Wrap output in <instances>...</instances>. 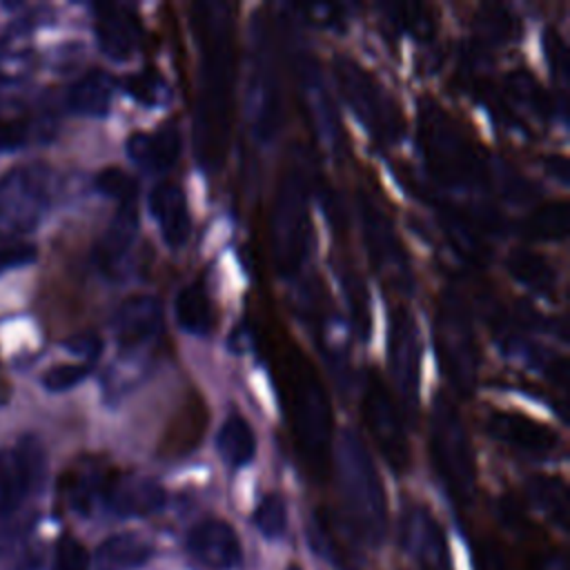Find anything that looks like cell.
Returning <instances> with one entry per match:
<instances>
[{
	"label": "cell",
	"mask_w": 570,
	"mask_h": 570,
	"mask_svg": "<svg viewBox=\"0 0 570 570\" xmlns=\"http://www.w3.org/2000/svg\"><path fill=\"white\" fill-rule=\"evenodd\" d=\"M191 27L200 51L198 96L194 107V154L214 171L227 156L234 102V18L225 2H196Z\"/></svg>",
	"instance_id": "obj_1"
},
{
	"label": "cell",
	"mask_w": 570,
	"mask_h": 570,
	"mask_svg": "<svg viewBox=\"0 0 570 570\" xmlns=\"http://www.w3.org/2000/svg\"><path fill=\"white\" fill-rule=\"evenodd\" d=\"M334 459L347 528L358 539L379 546L387 534V503L363 439L354 430H343Z\"/></svg>",
	"instance_id": "obj_2"
},
{
	"label": "cell",
	"mask_w": 570,
	"mask_h": 570,
	"mask_svg": "<svg viewBox=\"0 0 570 570\" xmlns=\"http://www.w3.org/2000/svg\"><path fill=\"white\" fill-rule=\"evenodd\" d=\"M419 140L434 178L450 187H481L488 183L485 165L461 127L430 98L421 100L419 107Z\"/></svg>",
	"instance_id": "obj_3"
},
{
	"label": "cell",
	"mask_w": 570,
	"mask_h": 570,
	"mask_svg": "<svg viewBox=\"0 0 570 570\" xmlns=\"http://www.w3.org/2000/svg\"><path fill=\"white\" fill-rule=\"evenodd\" d=\"M309 189L305 167L292 163L276 187L272 218H269V243L278 274H298L309 243Z\"/></svg>",
	"instance_id": "obj_4"
},
{
	"label": "cell",
	"mask_w": 570,
	"mask_h": 570,
	"mask_svg": "<svg viewBox=\"0 0 570 570\" xmlns=\"http://www.w3.org/2000/svg\"><path fill=\"white\" fill-rule=\"evenodd\" d=\"M289 419L298 452L305 465L323 476L332 456V405L323 383L309 365L303 363L289 383Z\"/></svg>",
	"instance_id": "obj_5"
},
{
	"label": "cell",
	"mask_w": 570,
	"mask_h": 570,
	"mask_svg": "<svg viewBox=\"0 0 570 570\" xmlns=\"http://www.w3.org/2000/svg\"><path fill=\"white\" fill-rule=\"evenodd\" d=\"M430 456L459 503H470L476 488V468L468 430L445 394H436L430 410Z\"/></svg>",
	"instance_id": "obj_6"
},
{
	"label": "cell",
	"mask_w": 570,
	"mask_h": 570,
	"mask_svg": "<svg viewBox=\"0 0 570 570\" xmlns=\"http://www.w3.org/2000/svg\"><path fill=\"white\" fill-rule=\"evenodd\" d=\"M434 345L448 383L459 394L470 396L476 385L479 347L465 298L454 287H445L439 298Z\"/></svg>",
	"instance_id": "obj_7"
},
{
	"label": "cell",
	"mask_w": 570,
	"mask_h": 570,
	"mask_svg": "<svg viewBox=\"0 0 570 570\" xmlns=\"http://www.w3.org/2000/svg\"><path fill=\"white\" fill-rule=\"evenodd\" d=\"M247 116L258 140L269 142L283 122V91L274 40L267 20L258 13L252 24L249 78H247Z\"/></svg>",
	"instance_id": "obj_8"
},
{
	"label": "cell",
	"mask_w": 570,
	"mask_h": 570,
	"mask_svg": "<svg viewBox=\"0 0 570 570\" xmlns=\"http://www.w3.org/2000/svg\"><path fill=\"white\" fill-rule=\"evenodd\" d=\"M51 200V171L42 163L18 165L0 178V240L33 232Z\"/></svg>",
	"instance_id": "obj_9"
},
{
	"label": "cell",
	"mask_w": 570,
	"mask_h": 570,
	"mask_svg": "<svg viewBox=\"0 0 570 570\" xmlns=\"http://www.w3.org/2000/svg\"><path fill=\"white\" fill-rule=\"evenodd\" d=\"M338 91L363 127L381 142H396L403 136V116L385 89L352 58H334Z\"/></svg>",
	"instance_id": "obj_10"
},
{
	"label": "cell",
	"mask_w": 570,
	"mask_h": 570,
	"mask_svg": "<svg viewBox=\"0 0 570 570\" xmlns=\"http://www.w3.org/2000/svg\"><path fill=\"white\" fill-rule=\"evenodd\" d=\"M356 203L363 227V240L374 269L390 285L407 292L412 287V267L390 216L367 194H358Z\"/></svg>",
	"instance_id": "obj_11"
},
{
	"label": "cell",
	"mask_w": 570,
	"mask_h": 570,
	"mask_svg": "<svg viewBox=\"0 0 570 570\" xmlns=\"http://www.w3.org/2000/svg\"><path fill=\"white\" fill-rule=\"evenodd\" d=\"M361 407L363 419L387 465L394 472H405L410 465L407 432L387 385L379 379L376 372H367L363 381Z\"/></svg>",
	"instance_id": "obj_12"
},
{
	"label": "cell",
	"mask_w": 570,
	"mask_h": 570,
	"mask_svg": "<svg viewBox=\"0 0 570 570\" xmlns=\"http://www.w3.org/2000/svg\"><path fill=\"white\" fill-rule=\"evenodd\" d=\"M387 361L392 381L407 416H416L419 410V383H421V341L412 314L396 305L390 309L387 332Z\"/></svg>",
	"instance_id": "obj_13"
},
{
	"label": "cell",
	"mask_w": 570,
	"mask_h": 570,
	"mask_svg": "<svg viewBox=\"0 0 570 570\" xmlns=\"http://www.w3.org/2000/svg\"><path fill=\"white\" fill-rule=\"evenodd\" d=\"M47 472L45 450L31 434L22 436L16 448L0 452V517L11 514L27 494L36 492Z\"/></svg>",
	"instance_id": "obj_14"
},
{
	"label": "cell",
	"mask_w": 570,
	"mask_h": 570,
	"mask_svg": "<svg viewBox=\"0 0 570 570\" xmlns=\"http://www.w3.org/2000/svg\"><path fill=\"white\" fill-rule=\"evenodd\" d=\"M294 67H296L298 89H301L303 105H305L312 129L323 145H327L330 149L336 151L341 147V122H338L336 109L332 105V98L325 91L323 78L316 69V62L312 60V56H307V51H298Z\"/></svg>",
	"instance_id": "obj_15"
},
{
	"label": "cell",
	"mask_w": 570,
	"mask_h": 570,
	"mask_svg": "<svg viewBox=\"0 0 570 570\" xmlns=\"http://www.w3.org/2000/svg\"><path fill=\"white\" fill-rule=\"evenodd\" d=\"M401 546L419 570H450L443 530L425 508H405L401 519Z\"/></svg>",
	"instance_id": "obj_16"
},
{
	"label": "cell",
	"mask_w": 570,
	"mask_h": 570,
	"mask_svg": "<svg viewBox=\"0 0 570 570\" xmlns=\"http://www.w3.org/2000/svg\"><path fill=\"white\" fill-rule=\"evenodd\" d=\"M111 325L120 347L140 352L163 332V303L149 294L129 296L116 309Z\"/></svg>",
	"instance_id": "obj_17"
},
{
	"label": "cell",
	"mask_w": 570,
	"mask_h": 570,
	"mask_svg": "<svg viewBox=\"0 0 570 570\" xmlns=\"http://www.w3.org/2000/svg\"><path fill=\"white\" fill-rule=\"evenodd\" d=\"M189 554L207 568L229 570L243 559L236 530L223 519H205L196 523L187 534Z\"/></svg>",
	"instance_id": "obj_18"
},
{
	"label": "cell",
	"mask_w": 570,
	"mask_h": 570,
	"mask_svg": "<svg viewBox=\"0 0 570 570\" xmlns=\"http://www.w3.org/2000/svg\"><path fill=\"white\" fill-rule=\"evenodd\" d=\"M102 499L118 517H147L165 505V490L147 476H114L107 479Z\"/></svg>",
	"instance_id": "obj_19"
},
{
	"label": "cell",
	"mask_w": 570,
	"mask_h": 570,
	"mask_svg": "<svg viewBox=\"0 0 570 570\" xmlns=\"http://www.w3.org/2000/svg\"><path fill=\"white\" fill-rule=\"evenodd\" d=\"M488 432L497 441L537 456L550 454L559 445L554 430L519 412H492L488 419Z\"/></svg>",
	"instance_id": "obj_20"
},
{
	"label": "cell",
	"mask_w": 570,
	"mask_h": 570,
	"mask_svg": "<svg viewBox=\"0 0 570 570\" xmlns=\"http://www.w3.org/2000/svg\"><path fill=\"white\" fill-rule=\"evenodd\" d=\"M96 40L105 56L111 60H129L138 47L140 24L136 16L118 4H98L96 7Z\"/></svg>",
	"instance_id": "obj_21"
},
{
	"label": "cell",
	"mask_w": 570,
	"mask_h": 570,
	"mask_svg": "<svg viewBox=\"0 0 570 570\" xmlns=\"http://www.w3.org/2000/svg\"><path fill=\"white\" fill-rule=\"evenodd\" d=\"M149 209L167 245L180 247L189 238L191 218L185 194L176 183H158L149 194Z\"/></svg>",
	"instance_id": "obj_22"
},
{
	"label": "cell",
	"mask_w": 570,
	"mask_h": 570,
	"mask_svg": "<svg viewBox=\"0 0 570 570\" xmlns=\"http://www.w3.org/2000/svg\"><path fill=\"white\" fill-rule=\"evenodd\" d=\"M129 158L147 171H167L180 154V131L174 122H165L156 131H136L127 138Z\"/></svg>",
	"instance_id": "obj_23"
},
{
	"label": "cell",
	"mask_w": 570,
	"mask_h": 570,
	"mask_svg": "<svg viewBox=\"0 0 570 570\" xmlns=\"http://www.w3.org/2000/svg\"><path fill=\"white\" fill-rule=\"evenodd\" d=\"M136 229H138L136 203L118 205L116 216L107 225V229L100 236L96 252H94V258L100 269H105L107 274H114L120 269V265L125 263V258L131 249V243L136 238Z\"/></svg>",
	"instance_id": "obj_24"
},
{
	"label": "cell",
	"mask_w": 570,
	"mask_h": 570,
	"mask_svg": "<svg viewBox=\"0 0 570 570\" xmlns=\"http://www.w3.org/2000/svg\"><path fill=\"white\" fill-rule=\"evenodd\" d=\"M154 554V548L147 539L122 532L105 539L94 557L96 570H136L145 566Z\"/></svg>",
	"instance_id": "obj_25"
},
{
	"label": "cell",
	"mask_w": 570,
	"mask_h": 570,
	"mask_svg": "<svg viewBox=\"0 0 570 570\" xmlns=\"http://www.w3.org/2000/svg\"><path fill=\"white\" fill-rule=\"evenodd\" d=\"M111 94H114L111 76L100 69H91L71 85L67 94V102H69V109L80 116L100 118V116H107L109 111Z\"/></svg>",
	"instance_id": "obj_26"
},
{
	"label": "cell",
	"mask_w": 570,
	"mask_h": 570,
	"mask_svg": "<svg viewBox=\"0 0 570 570\" xmlns=\"http://www.w3.org/2000/svg\"><path fill=\"white\" fill-rule=\"evenodd\" d=\"M216 448L229 468H243L252 463L256 454V436L243 414L229 412L216 434Z\"/></svg>",
	"instance_id": "obj_27"
},
{
	"label": "cell",
	"mask_w": 570,
	"mask_h": 570,
	"mask_svg": "<svg viewBox=\"0 0 570 570\" xmlns=\"http://www.w3.org/2000/svg\"><path fill=\"white\" fill-rule=\"evenodd\" d=\"M174 312H176V321L178 325L196 336H205L212 332L214 327V309H212V301L205 292L203 285L191 283L185 285L174 303Z\"/></svg>",
	"instance_id": "obj_28"
},
{
	"label": "cell",
	"mask_w": 570,
	"mask_h": 570,
	"mask_svg": "<svg viewBox=\"0 0 570 570\" xmlns=\"http://www.w3.org/2000/svg\"><path fill=\"white\" fill-rule=\"evenodd\" d=\"M505 267L514 281H519L521 285H525L539 294H550L554 289L557 274H554L552 265L541 254H537L532 249H525V247L512 249L505 261Z\"/></svg>",
	"instance_id": "obj_29"
},
{
	"label": "cell",
	"mask_w": 570,
	"mask_h": 570,
	"mask_svg": "<svg viewBox=\"0 0 570 570\" xmlns=\"http://www.w3.org/2000/svg\"><path fill=\"white\" fill-rule=\"evenodd\" d=\"M570 209L566 200L546 203L523 220V234L534 240H563L568 236Z\"/></svg>",
	"instance_id": "obj_30"
},
{
	"label": "cell",
	"mask_w": 570,
	"mask_h": 570,
	"mask_svg": "<svg viewBox=\"0 0 570 570\" xmlns=\"http://www.w3.org/2000/svg\"><path fill=\"white\" fill-rule=\"evenodd\" d=\"M528 497L543 510L557 525H566L568 517V488L557 476H532L528 481Z\"/></svg>",
	"instance_id": "obj_31"
},
{
	"label": "cell",
	"mask_w": 570,
	"mask_h": 570,
	"mask_svg": "<svg viewBox=\"0 0 570 570\" xmlns=\"http://www.w3.org/2000/svg\"><path fill=\"white\" fill-rule=\"evenodd\" d=\"M254 525L258 528V532L267 539H278L285 534L287 530V505L285 499L278 492H272L267 497H263V501L256 505L254 514H252Z\"/></svg>",
	"instance_id": "obj_32"
},
{
	"label": "cell",
	"mask_w": 570,
	"mask_h": 570,
	"mask_svg": "<svg viewBox=\"0 0 570 570\" xmlns=\"http://www.w3.org/2000/svg\"><path fill=\"white\" fill-rule=\"evenodd\" d=\"M508 91L514 96L517 102L530 107L539 116L550 114V96L539 87V82L528 71H512L508 78Z\"/></svg>",
	"instance_id": "obj_33"
},
{
	"label": "cell",
	"mask_w": 570,
	"mask_h": 570,
	"mask_svg": "<svg viewBox=\"0 0 570 570\" xmlns=\"http://www.w3.org/2000/svg\"><path fill=\"white\" fill-rule=\"evenodd\" d=\"M125 89L134 100L147 105V107H156L167 100V85L156 69H145V71L127 76Z\"/></svg>",
	"instance_id": "obj_34"
},
{
	"label": "cell",
	"mask_w": 570,
	"mask_h": 570,
	"mask_svg": "<svg viewBox=\"0 0 570 570\" xmlns=\"http://www.w3.org/2000/svg\"><path fill=\"white\" fill-rule=\"evenodd\" d=\"M343 289H345V298H347V305L352 312L354 330L365 341L370 334V305H367V292L363 287V281L354 272L345 269L343 272Z\"/></svg>",
	"instance_id": "obj_35"
},
{
	"label": "cell",
	"mask_w": 570,
	"mask_h": 570,
	"mask_svg": "<svg viewBox=\"0 0 570 570\" xmlns=\"http://www.w3.org/2000/svg\"><path fill=\"white\" fill-rule=\"evenodd\" d=\"M96 187L109 196L116 198L118 205H127V203H136L138 196V185L136 180L125 174L120 167H107L96 176Z\"/></svg>",
	"instance_id": "obj_36"
},
{
	"label": "cell",
	"mask_w": 570,
	"mask_h": 570,
	"mask_svg": "<svg viewBox=\"0 0 570 570\" xmlns=\"http://www.w3.org/2000/svg\"><path fill=\"white\" fill-rule=\"evenodd\" d=\"M543 51H546V60L550 65V73L554 76L559 91L563 96L566 87H568V76H570V58H568V47H566L563 38L554 29L546 31Z\"/></svg>",
	"instance_id": "obj_37"
},
{
	"label": "cell",
	"mask_w": 570,
	"mask_h": 570,
	"mask_svg": "<svg viewBox=\"0 0 570 570\" xmlns=\"http://www.w3.org/2000/svg\"><path fill=\"white\" fill-rule=\"evenodd\" d=\"M390 11V20L396 22L401 29L425 38L432 31V18L428 16V9L421 4H394L387 7Z\"/></svg>",
	"instance_id": "obj_38"
},
{
	"label": "cell",
	"mask_w": 570,
	"mask_h": 570,
	"mask_svg": "<svg viewBox=\"0 0 570 570\" xmlns=\"http://www.w3.org/2000/svg\"><path fill=\"white\" fill-rule=\"evenodd\" d=\"M89 372H91L89 363H62V365H56L45 372L42 385L49 392H67V390L76 387L80 381H85L89 376Z\"/></svg>",
	"instance_id": "obj_39"
},
{
	"label": "cell",
	"mask_w": 570,
	"mask_h": 570,
	"mask_svg": "<svg viewBox=\"0 0 570 570\" xmlns=\"http://www.w3.org/2000/svg\"><path fill=\"white\" fill-rule=\"evenodd\" d=\"M53 570H89V552L73 537H62L53 552Z\"/></svg>",
	"instance_id": "obj_40"
},
{
	"label": "cell",
	"mask_w": 570,
	"mask_h": 570,
	"mask_svg": "<svg viewBox=\"0 0 570 570\" xmlns=\"http://www.w3.org/2000/svg\"><path fill=\"white\" fill-rule=\"evenodd\" d=\"M479 27L483 40L499 42L505 40L508 33L512 31V20L503 7H485L483 13L479 16Z\"/></svg>",
	"instance_id": "obj_41"
},
{
	"label": "cell",
	"mask_w": 570,
	"mask_h": 570,
	"mask_svg": "<svg viewBox=\"0 0 570 570\" xmlns=\"http://www.w3.org/2000/svg\"><path fill=\"white\" fill-rule=\"evenodd\" d=\"M33 261H36V247L29 243L13 240V243H7L4 247H0V272L22 267Z\"/></svg>",
	"instance_id": "obj_42"
},
{
	"label": "cell",
	"mask_w": 570,
	"mask_h": 570,
	"mask_svg": "<svg viewBox=\"0 0 570 570\" xmlns=\"http://www.w3.org/2000/svg\"><path fill=\"white\" fill-rule=\"evenodd\" d=\"M29 138L27 120H9L0 122V151H13L22 147Z\"/></svg>",
	"instance_id": "obj_43"
},
{
	"label": "cell",
	"mask_w": 570,
	"mask_h": 570,
	"mask_svg": "<svg viewBox=\"0 0 570 570\" xmlns=\"http://www.w3.org/2000/svg\"><path fill=\"white\" fill-rule=\"evenodd\" d=\"M65 345H67L71 352H76V354H80V356H85V358H89V361H94V358L98 356V352H100V341H98V336H94V334L73 336V338L67 341Z\"/></svg>",
	"instance_id": "obj_44"
},
{
	"label": "cell",
	"mask_w": 570,
	"mask_h": 570,
	"mask_svg": "<svg viewBox=\"0 0 570 570\" xmlns=\"http://www.w3.org/2000/svg\"><path fill=\"white\" fill-rule=\"evenodd\" d=\"M548 171L552 174V178H557L559 183H568V160L563 156H554V158H548Z\"/></svg>",
	"instance_id": "obj_45"
},
{
	"label": "cell",
	"mask_w": 570,
	"mask_h": 570,
	"mask_svg": "<svg viewBox=\"0 0 570 570\" xmlns=\"http://www.w3.org/2000/svg\"><path fill=\"white\" fill-rule=\"evenodd\" d=\"M287 570H301L296 563H292V566H287Z\"/></svg>",
	"instance_id": "obj_46"
}]
</instances>
